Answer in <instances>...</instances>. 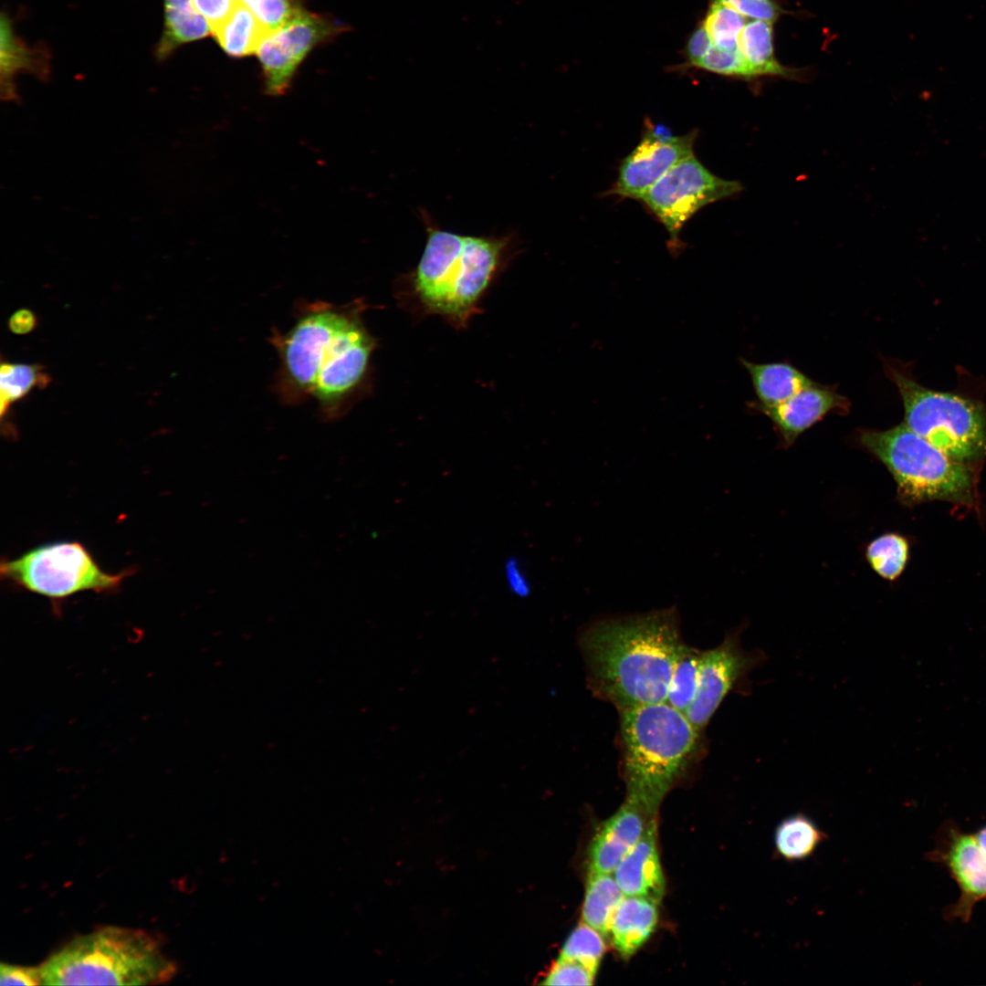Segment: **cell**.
<instances>
[{
    "label": "cell",
    "instance_id": "cell-1",
    "mask_svg": "<svg viewBox=\"0 0 986 986\" xmlns=\"http://www.w3.org/2000/svg\"><path fill=\"white\" fill-rule=\"evenodd\" d=\"M278 394L285 402L313 399L324 416L343 414L363 384L376 347L360 306L326 302L299 307L292 327L276 331Z\"/></svg>",
    "mask_w": 986,
    "mask_h": 986
},
{
    "label": "cell",
    "instance_id": "cell-2",
    "mask_svg": "<svg viewBox=\"0 0 986 986\" xmlns=\"http://www.w3.org/2000/svg\"><path fill=\"white\" fill-rule=\"evenodd\" d=\"M579 645L592 692L620 711L665 701L687 645L673 607L596 621Z\"/></svg>",
    "mask_w": 986,
    "mask_h": 986
},
{
    "label": "cell",
    "instance_id": "cell-3",
    "mask_svg": "<svg viewBox=\"0 0 986 986\" xmlns=\"http://www.w3.org/2000/svg\"><path fill=\"white\" fill-rule=\"evenodd\" d=\"M426 228L425 246L412 276L414 292L428 312L465 326L502 268L510 239Z\"/></svg>",
    "mask_w": 986,
    "mask_h": 986
},
{
    "label": "cell",
    "instance_id": "cell-4",
    "mask_svg": "<svg viewBox=\"0 0 986 986\" xmlns=\"http://www.w3.org/2000/svg\"><path fill=\"white\" fill-rule=\"evenodd\" d=\"M619 712L627 797L656 816L665 795L700 754L702 733L665 701Z\"/></svg>",
    "mask_w": 986,
    "mask_h": 986
},
{
    "label": "cell",
    "instance_id": "cell-5",
    "mask_svg": "<svg viewBox=\"0 0 986 986\" xmlns=\"http://www.w3.org/2000/svg\"><path fill=\"white\" fill-rule=\"evenodd\" d=\"M45 985H155L176 965L144 930L106 927L77 937L41 966Z\"/></svg>",
    "mask_w": 986,
    "mask_h": 986
},
{
    "label": "cell",
    "instance_id": "cell-6",
    "mask_svg": "<svg viewBox=\"0 0 986 986\" xmlns=\"http://www.w3.org/2000/svg\"><path fill=\"white\" fill-rule=\"evenodd\" d=\"M857 440L891 473L903 504L934 500L961 506L975 503L974 467L950 458L904 423L886 430L862 429Z\"/></svg>",
    "mask_w": 986,
    "mask_h": 986
},
{
    "label": "cell",
    "instance_id": "cell-7",
    "mask_svg": "<svg viewBox=\"0 0 986 986\" xmlns=\"http://www.w3.org/2000/svg\"><path fill=\"white\" fill-rule=\"evenodd\" d=\"M896 385L904 424L950 458L976 467L986 460V404L969 394L919 383L906 365L885 361Z\"/></svg>",
    "mask_w": 986,
    "mask_h": 986
},
{
    "label": "cell",
    "instance_id": "cell-8",
    "mask_svg": "<svg viewBox=\"0 0 986 986\" xmlns=\"http://www.w3.org/2000/svg\"><path fill=\"white\" fill-rule=\"evenodd\" d=\"M0 573L23 590L61 601L87 591H116L131 571L107 572L80 542L56 541L2 561Z\"/></svg>",
    "mask_w": 986,
    "mask_h": 986
},
{
    "label": "cell",
    "instance_id": "cell-9",
    "mask_svg": "<svg viewBox=\"0 0 986 986\" xmlns=\"http://www.w3.org/2000/svg\"><path fill=\"white\" fill-rule=\"evenodd\" d=\"M741 190L740 183L715 175L691 155L668 171L641 200L664 225L676 247L682 227L693 215Z\"/></svg>",
    "mask_w": 986,
    "mask_h": 986
},
{
    "label": "cell",
    "instance_id": "cell-10",
    "mask_svg": "<svg viewBox=\"0 0 986 986\" xmlns=\"http://www.w3.org/2000/svg\"><path fill=\"white\" fill-rule=\"evenodd\" d=\"M336 31L328 20L302 10L278 29L269 32L256 51L263 68L266 92L274 96L285 94L307 54Z\"/></svg>",
    "mask_w": 986,
    "mask_h": 986
},
{
    "label": "cell",
    "instance_id": "cell-11",
    "mask_svg": "<svg viewBox=\"0 0 986 986\" xmlns=\"http://www.w3.org/2000/svg\"><path fill=\"white\" fill-rule=\"evenodd\" d=\"M763 658L760 650L743 649L738 633L726 635L715 648L701 651L698 692L685 713L699 732L703 733L729 692Z\"/></svg>",
    "mask_w": 986,
    "mask_h": 986
},
{
    "label": "cell",
    "instance_id": "cell-12",
    "mask_svg": "<svg viewBox=\"0 0 986 986\" xmlns=\"http://www.w3.org/2000/svg\"><path fill=\"white\" fill-rule=\"evenodd\" d=\"M696 134L675 136L647 125L640 142L623 160L611 193L641 200L668 171L693 155Z\"/></svg>",
    "mask_w": 986,
    "mask_h": 986
},
{
    "label": "cell",
    "instance_id": "cell-13",
    "mask_svg": "<svg viewBox=\"0 0 986 986\" xmlns=\"http://www.w3.org/2000/svg\"><path fill=\"white\" fill-rule=\"evenodd\" d=\"M929 856L948 869L959 887L949 917L969 921L975 906L986 899V854L976 835L949 825Z\"/></svg>",
    "mask_w": 986,
    "mask_h": 986
},
{
    "label": "cell",
    "instance_id": "cell-14",
    "mask_svg": "<svg viewBox=\"0 0 986 986\" xmlns=\"http://www.w3.org/2000/svg\"><path fill=\"white\" fill-rule=\"evenodd\" d=\"M849 400L832 386L814 383L784 403L773 407H753L773 424L782 443L790 446L796 438L832 413L845 414Z\"/></svg>",
    "mask_w": 986,
    "mask_h": 986
},
{
    "label": "cell",
    "instance_id": "cell-15",
    "mask_svg": "<svg viewBox=\"0 0 986 986\" xmlns=\"http://www.w3.org/2000/svg\"><path fill=\"white\" fill-rule=\"evenodd\" d=\"M655 819L638 802L626 797L621 808L600 828L589 854V872L612 874Z\"/></svg>",
    "mask_w": 986,
    "mask_h": 986
},
{
    "label": "cell",
    "instance_id": "cell-16",
    "mask_svg": "<svg viewBox=\"0 0 986 986\" xmlns=\"http://www.w3.org/2000/svg\"><path fill=\"white\" fill-rule=\"evenodd\" d=\"M614 877L624 896L643 897L656 903L661 901L665 878L657 853L655 819L618 864Z\"/></svg>",
    "mask_w": 986,
    "mask_h": 986
},
{
    "label": "cell",
    "instance_id": "cell-17",
    "mask_svg": "<svg viewBox=\"0 0 986 986\" xmlns=\"http://www.w3.org/2000/svg\"><path fill=\"white\" fill-rule=\"evenodd\" d=\"M657 905L646 897L624 896L617 906L611 919L610 934L623 958L633 955L655 930Z\"/></svg>",
    "mask_w": 986,
    "mask_h": 986
},
{
    "label": "cell",
    "instance_id": "cell-18",
    "mask_svg": "<svg viewBox=\"0 0 986 986\" xmlns=\"http://www.w3.org/2000/svg\"><path fill=\"white\" fill-rule=\"evenodd\" d=\"M0 36L1 96L5 100H16L15 77L26 72L46 79L49 73V59L46 51L30 47L15 34L12 23L5 14L1 16Z\"/></svg>",
    "mask_w": 986,
    "mask_h": 986
},
{
    "label": "cell",
    "instance_id": "cell-19",
    "mask_svg": "<svg viewBox=\"0 0 986 986\" xmlns=\"http://www.w3.org/2000/svg\"><path fill=\"white\" fill-rule=\"evenodd\" d=\"M749 372L758 402L751 407L779 405L815 382L786 362L756 363L740 359Z\"/></svg>",
    "mask_w": 986,
    "mask_h": 986
},
{
    "label": "cell",
    "instance_id": "cell-20",
    "mask_svg": "<svg viewBox=\"0 0 986 986\" xmlns=\"http://www.w3.org/2000/svg\"><path fill=\"white\" fill-rule=\"evenodd\" d=\"M211 33L209 24L193 0H163V27L155 48L156 58L164 60L182 45Z\"/></svg>",
    "mask_w": 986,
    "mask_h": 986
},
{
    "label": "cell",
    "instance_id": "cell-21",
    "mask_svg": "<svg viewBox=\"0 0 986 986\" xmlns=\"http://www.w3.org/2000/svg\"><path fill=\"white\" fill-rule=\"evenodd\" d=\"M772 25L756 19L747 22L739 35V50L753 78L777 76L795 79L798 75L796 70L782 66L775 58Z\"/></svg>",
    "mask_w": 986,
    "mask_h": 986
},
{
    "label": "cell",
    "instance_id": "cell-22",
    "mask_svg": "<svg viewBox=\"0 0 986 986\" xmlns=\"http://www.w3.org/2000/svg\"><path fill=\"white\" fill-rule=\"evenodd\" d=\"M268 33L269 31L241 1L230 16L212 32L221 47L233 57L256 53L259 44Z\"/></svg>",
    "mask_w": 986,
    "mask_h": 986
},
{
    "label": "cell",
    "instance_id": "cell-23",
    "mask_svg": "<svg viewBox=\"0 0 986 986\" xmlns=\"http://www.w3.org/2000/svg\"><path fill=\"white\" fill-rule=\"evenodd\" d=\"M624 897L611 874L589 872L582 912V922L594 928L603 937L608 936L612 917Z\"/></svg>",
    "mask_w": 986,
    "mask_h": 986
},
{
    "label": "cell",
    "instance_id": "cell-24",
    "mask_svg": "<svg viewBox=\"0 0 986 986\" xmlns=\"http://www.w3.org/2000/svg\"><path fill=\"white\" fill-rule=\"evenodd\" d=\"M823 840V832L803 814H794L784 819L774 834L777 854L791 862L809 857Z\"/></svg>",
    "mask_w": 986,
    "mask_h": 986
},
{
    "label": "cell",
    "instance_id": "cell-25",
    "mask_svg": "<svg viewBox=\"0 0 986 986\" xmlns=\"http://www.w3.org/2000/svg\"><path fill=\"white\" fill-rule=\"evenodd\" d=\"M865 557L877 575L887 581H895L902 574L907 564L909 544L907 540L900 534L885 533L867 545Z\"/></svg>",
    "mask_w": 986,
    "mask_h": 986
},
{
    "label": "cell",
    "instance_id": "cell-26",
    "mask_svg": "<svg viewBox=\"0 0 986 986\" xmlns=\"http://www.w3.org/2000/svg\"><path fill=\"white\" fill-rule=\"evenodd\" d=\"M701 651L686 645L673 672L665 702L686 713L698 687Z\"/></svg>",
    "mask_w": 986,
    "mask_h": 986
},
{
    "label": "cell",
    "instance_id": "cell-27",
    "mask_svg": "<svg viewBox=\"0 0 986 986\" xmlns=\"http://www.w3.org/2000/svg\"><path fill=\"white\" fill-rule=\"evenodd\" d=\"M0 375L2 417L11 404L27 394L34 387H44L50 381L41 367L30 364L2 363Z\"/></svg>",
    "mask_w": 986,
    "mask_h": 986
},
{
    "label": "cell",
    "instance_id": "cell-28",
    "mask_svg": "<svg viewBox=\"0 0 986 986\" xmlns=\"http://www.w3.org/2000/svg\"><path fill=\"white\" fill-rule=\"evenodd\" d=\"M604 951L603 936L582 922L570 934L559 958L575 961L595 975Z\"/></svg>",
    "mask_w": 986,
    "mask_h": 986
},
{
    "label": "cell",
    "instance_id": "cell-29",
    "mask_svg": "<svg viewBox=\"0 0 986 986\" xmlns=\"http://www.w3.org/2000/svg\"><path fill=\"white\" fill-rule=\"evenodd\" d=\"M701 23L714 45L724 48H736L739 35L747 22L746 17L736 10L721 4L710 3Z\"/></svg>",
    "mask_w": 986,
    "mask_h": 986
},
{
    "label": "cell",
    "instance_id": "cell-30",
    "mask_svg": "<svg viewBox=\"0 0 986 986\" xmlns=\"http://www.w3.org/2000/svg\"><path fill=\"white\" fill-rule=\"evenodd\" d=\"M696 68L729 77L753 79L739 47L724 48L713 44Z\"/></svg>",
    "mask_w": 986,
    "mask_h": 986
},
{
    "label": "cell",
    "instance_id": "cell-31",
    "mask_svg": "<svg viewBox=\"0 0 986 986\" xmlns=\"http://www.w3.org/2000/svg\"><path fill=\"white\" fill-rule=\"evenodd\" d=\"M269 31H275L303 9L299 0H240Z\"/></svg>",
    "mask_w": 986,
    "mask_h": 986
},
{
    "label": "cell",
    "instance_id": "cell-32",
    "mask_svg": "<svg viewBox=\"0 0 986 986\" xmlns=\"http://www.w3.org/2000/svg\"><path fill=\"white\" fill-rule=\"evenodd\" d=\"M594 976L581 964L558 958L540 983L543 985H591Z\"/></svg>",
    "mask_w": 986,
    "mask_h": 986
},
{
    "label": "cell",
    "instance_id": "cell-33",
    "mask_svg": "<svg viewBox=\"0 0 986 986\" xmlns=\"http://www.w3.org/2000/svg\"><path fill=\"white\" fill-rule=\"evenodd\" d=\"M727 5L745 17L774 23L782 9L776 0H710Z\"/></svg>",
    "mask_w": 986,
    "mask_h": 986
},
{
    "label": "cell",
    "instance_id": "cell-34",
    "mask_svg": "<svg viewBox=\"0 0 986 986\" xmlns=\"http://www.w3.org/2000/svg\"><path fill=\"white\" fill-rule=\"evenodd\" d=\"M240 0H193L197 11L205 18L212 32L232 14Z\"/></svg>",
    "mask_w": 986,
    "mask_h": 986
},
{
    "label": "cell",
    "instance_id": "cell-35",
    "mask_svg": "<svg viewBox=\"0 0 986 986\" xmlns=\"http://www.w3.org/2000/svg\"><path fill=\"white\" fill-rule=\"evenodd\" d=\"M1 985H40L43 979L40 967H25L1 963Z\"/></svg>",
    "mask_w": 986,
    "mask_h": 986
},
{
    "label": "cell",
    "instance_id": "cell-36",
    "mask_svg": "<svg viewBox=\"0 0 986 986\" xmlns=\"http://www.w3.org/2000/svg\"><path fill=\"white\" fill-rule=\"evenodd\" d=\"M713 42L702 23L689 36L685 54L690 66L696 65L706 56Z\"/></svg>",
    "mask_w": 986,
    "mask_h": 986
},
{
    "label": "cell",
    "instance_id": "cell-37",
    "mask_svg": "<svg viewBox=\"0 0 986 986\" xmlns=\"http://www.w3.org/2000/svg\"><path fill=\"white\" fill-rule=\"evenodd\" d=\"M504 575L509 591L518 596H527L530 592V583L516 557H509L504 564Z\"/></svg>",
    "mask_w": 986,
    "mask_h": 986
},
{
    "label": "cell",
    "instance_id": "cell-38",
    "mask_svg": "<svg viewBox=\"0 0 986 986\" xmlns=\"http://www.w3.org/2000/svg\"><path fill=\"white\" fill-rule=\"evenodd\" d=\"M37 326V317L30 309H20L14 312L9 319V330L17 335H23L32 331Z\"/></svg>",
    "mask_w": 986,
    "mask_h": 986
},
{
    "label": "cell",
    "instance_id": "cell-39",
    "mask_svg": "<svg viewBox=\"0 0 986 986\" xmlns=\"http://www.w3.org/2000/svg\"><path fill=\"white\" fill-rule=\"evenodd\" d=\"M977 840L986 854V825L982 827L978 833L975 834Z\"/></svg>",
    "mask_w": 986,
    "mask_h": 986
}]
</instances>
